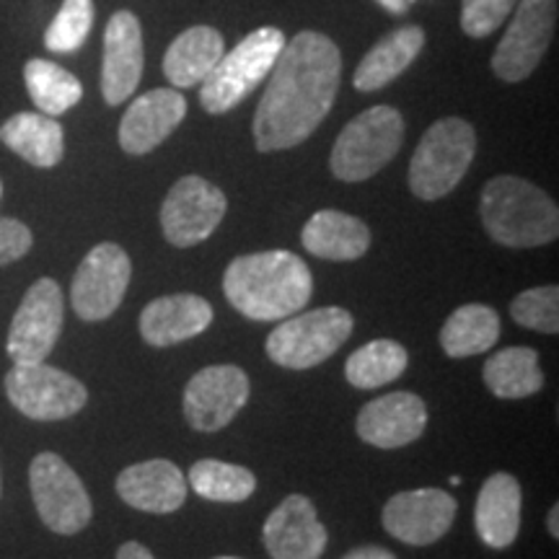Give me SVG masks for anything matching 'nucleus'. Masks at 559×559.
I'll use <instances>...</instances> for the list:
<instances>
[{
    "label": "nucleus",
    "mask_w": 559,
    "mask_h": 559,
    "mask_svg": "<svg viewBox=\"0 0 559 559\" xmlns=\"http://www.w3.org/2000/svg\"><path fill=\"white\" fill-rule=\"evenodd\" d=\"M340 75L342 58L330 37L298 32L285 41L254 111L257 148L270 153L304 143L330 115L337 99Z\"/></svg>",
    "instance_id": "1"
},
{
    "label": "nucleus",
    "mask_w": 559,
    "mask_h": 559,
    "mask_svg": "<svg viewBox=\"0 0 559 559\" xmlns=\"http://www.w3.org/2000/svg\"><path fill=\"white\" fill-rule=\"evenodd\" d=\"M223 293L247 319L280 321L309 304L313 277L309 264L293 251H260L228 264Z\"/></svg>",
    "instance_id": "2"
},
{
    "label": "nucleus",
    "mask_w": 559,
    "mask_h": 559,
    "mask_svg": "<svg viewBox=\"0 0 559 559\" xmlns=\"http://www.w3.org/2000/svg\"><path fill=\"white\" fill-rule=\"evenodd\" d=\"M481 223L502 247L534 249L559 236V210L547 192L521 177H495L481 190Z\"/></svg>",
    "instance_id": "3"
},
{
    "label": "nucleus",
    "mask_w": 559,
    "mask_h": 559,
    "mask_svg": "<svg viewBox=\"0 0 559 559\" xmlns=\"http://www.w3.org/2000/svg\"><path fill=\"white\" fill-rule=\"evenodd\" d=\"M285 47V34L277 26L251 32L200 83V102L210 115H226L241 104L275 68Z\"/></svg>",
    "instance_id": "4"
},
{
    "label": "nucleus",
    "mask_w": 559,
    "mask_h": 559,
    "mask_svg": "<svg viewBox=\"0 0 559 559\" xmlns=\"http://www.w3.org/2000/svg\"><path fill=\"white\" fill-rule=\"evenodd\" d=\"M477 135L469 122L445 117L430 124L409 160V187L419 200H440L469 171Z\"/></svg>",
    "instance_id": "5"
},
{
    "label": "nucleus",
    "mask_w": 559,
    "mask_h": 559,
    "mask_svg": "<svg viewBox=\"0 0 559 559\" xmlns=\"http://www.w3.org/2000/svg\"><path fill=\"white\" fill-rule=\"evenodd\" d=\"M404 120L394 107H373L340 132L332 148V174L342 181H366L402 148Z\"/></svg>",
    "instance_id": "6"
},
{
    "label": "nucleus",
    "mask_w": 559,
    "mask_h": 559,
    "mask_svg": "<svg viewBox=\"0 0 559 559\" xmlns=\"http://www.w3.org/2000/svg\"><path fill=\"white\" fill-rule=\"evenodd\" d=\"M300 313V311H298ZM353 317L340 306L283 319L267 337V355L277 366L306 370L330 360L353 334Z\"/></svg>",
    "instance_id": "7"
},
{
    "label": "nucleus",
    "mask_w": 559,
    "mask_h": 559,
    "mask_svg": "<svg viewBox=\"0 0 559 559\" xmlns=\"http://www.w3.org/2000/svg\"><path fill=\"white\" fill-rule=\"evenodd\" d=\"M5 396L21 415L39 423L68 419L86 407L88 391L66 370L41 362H13L5 373Z\"/></svg>",
    "instance_id": "8"
},
{
    "label": "nucleus",
    "mask_w": 559,
    "mask_h": 559,
    "mask_svg": "<svg viewBox=\"0 0 559 559\" xmlns=\"http://www.w3.org/2000/svg\"><path fill=\"white\" fill-rule=\"evenodd\" d=\"M29 487L41 523L60 536L81 534L94 508L79 474L58 453H39L29 466Z\"/></svg>",
    "instance_id": "9"
},
{
    "label": "nucleus",
    "mask_w": 559,
    "mask_h": 559,
    "mask_svg": "<svg viewBox=\"0 0 559 559\" xmlns=\"http://www.w3.org/2000/svg\"><path fill=\"white\" fill-rule=\"evenodd\" d=\"M555 26L557 0H521L506 37L492 55L495 75L506 83L526 81L547 55Z\"/></svg>",
    "instance_id": "10"
},
{
    "label": "nucleus",
    "mask_w": 559,
    "mask_h": 559,
    "mask_svg": "<svg viewBox=\"0 0 559 559\" xmlns=\"http://www.w3.org/2000/svg\"><path fill=\"white\" fill-rule=\"evenodd\" d=\"M132 277L128 251L117 243H99L83 257L70 285V304L83 321H104L120 309Z\"/></svg>",
    "instance_id": "11"
},
{
    "label": "nucleus",
    "mask_w": 559,
    "mask_h": 559,
    "mask_svg": "<svg viewBox=\"0 0 559 559\" xmlns=\"http://www.w3.org/2000/svg\"><path fill=\"white\" fill-rule=\"evenodd\" d=\"M226 194L202 177H181L160 205V228L166 241L187 249L205 241L226 215Z\"/></svg>",
    "instance_id": "12"
},
{
    "label": "nucleus",
    "mask_w": 559,
    "mask_h": 559,
    "mask_svg": "<svg viewBox=\"0 0 559 559\" xmlns=\"http://www.w3.org/2000/svg\"><path fill=\"white\" fill-rule=\"evenodd\" d=\"M62 300L60 285L52 277H41L26 290L16 317L9 330V349L13 362H41L52 353L55 342L62 332Z\"/></svg>",
    "instance_id": "13"
},
{
    "label": "nucleus",
    "mask_w": 559,
    "mask_h": 559,
    "mask_svg": "<svg viewBox=\"0 0 559 559\" xmlns=\"http://www.w3.org/2000/svg\"><path fill=\"white\" fill-rule=\"evenodd\" d=\"M249 379L239 366H207L185 389V417L194 430L215 432L243 409Z\"/></svg>",
    "instance_id": "14"
},
{
    "label": "nucleus",
    "mask_w": 559,
    "mask_h": 559,
    "mask_svg": "<svg viewBox=\"0 0 559 559\" xmlns=\"http://www.w3.org/2000/svg\"><path fill=\"white\" fill-rule=\"evenodd\" d=\"M456 510V500L445 489H409L386 502L381 521L394 539L412 547H428L449 534Z\"/></svg>",
    "instance_id": "15"
},
{
    "label": "nucleus",
    "mask_w": 559,
    "mask_h": 559,
    "mask_svg": "<svg viewBox=\"0 0 559 559\" xmlns=\"http://www.w3.org/2000/svg\"><path fill=\"white\" fill-rule=\"evenodd\" d=\"M143 75V32L135 13L117 11L104 32L102 94L109 107L124 104L135 94Z\"/></svg>",
    "instance_id": "16"
},
{
    "label": "nucleus",
    "mask_w": 559,
    "mask_h": 559,
    "mask_svg": "<svg viewBox=\"0 0 559 559\" xmlns=\"http://www.w3.org/2000/svg\"><path fill=\"white\" fill-rule=\"evenodd\" d=\"M272 559H319L326 549V528L304 495H290L272 510L262 531Z\"/></svg>",
    "instance_id": "17"
},
{
    "label": "nucleus",
    "mask_w": 559,
    "mask_h": 559,
    "mask_svg": "<svg viewBox=\"0 0 559 559\" xmlns=\"http://www.w3.org/2000/svg\"><path fill=\"white\" fill-rule=\"evenodd\" d=\"M187 117V99L177 88H153L138 96L120 122V145L130 156L156 151Z\"/></svg>",
    "instance_id": "18"
},
{
    "label": "nucleus",
    "mask_w": 559,
    "mask_h": 559,
    "mask_svg": "<svg viewBox=\"0 0 559 559\" xmlns=\"http://www.w3.org/2000/svg\"><path fill=\"white\" fill-rule=\"evenodd\" d=\"M428 425V407L412 391H394L368 402L358 415V436L376 449L415 443Z\"/></svg>",
    "instance_id": "19"
},
{
    "label": "nucleus",
    "mask_w": 559,
    "mask_h": 559,
    "mask_svg": "<svg viewBox=\"0 0 559 559\" xmlns=\"http://www.w3.org/2000/svg\"><path fill=\"white\" fill-rule=\"evenodd\" d=\"M117 495L130 508L143 513L166 515L185 506L187 479L177 464L166 459H151L143 464L128 466L117 477Z\"/></svg>",
    "instance_id": "20"
},
{
    "label": "nucleus",
    "mask_w": 559,
    "mask_h": 559,
    "mask_svg": "<svg viewBox=\"0 0 559 559\" xmlns=\"http://www.w3.org/2000/svg\"><path fill=\"white\" fill-rule=\"evenodd\" d=\"M213 324V306L192 293L151 300L140 313V334L153 347H171L198 337Z\"/></svg>",
    "instance_id": "21"
},
{
    "label": "nucleus",
    "mask_w": 559,
    "mask_h": 559,
    "mask_svg": "<svg viewBox=\"0 0 559 559\" xmlns=\"http://www.w3.org/2000/svg\"><path fill=\"white\" fill-rule=\"evenodd\" d=\"M523 510L521 481L508 472L492 474L479 489L474 526L489 549H508L519 539Z\"/></svg>",
    "instance_id": "22"
},
{
    "label": "nucleus",
    "mask_w": 559,
    "mask_h": 559,
    "mask_svg": "<svg viewBox=\"0 0 559 559\" xmlns=\"http://www.w3.org/2000/svg\"><path fill=\"white\" fill-rule=\"evenodd\" d=\"M0 143L37 169H52L66 156V132L55 117L19 111L0 124Z\"/></svg>",
    "instance_id": "23"
},
{
    "label": "nucleus",
    "mask_w": 559,
    "mask_h": 559,
    "mask_svg": "<svg viewBox=\"0 0 559 559\" xmlns=\"http://www.w3.org/2000/svg\"><path fill=\"white\" fill-rule=\"evenodd\" d=\"M306 251L332 262L360 260L370 247V230L355 215L340 210H319L313 213L300 234Z\"/></svg>",
    "instance_id": "24"
},
{
    "label": "nucleus",
    "mask_w": 559,
    "mask_h": 559,
    "mask_svg": "<svg viewBox=\"0 0 559 559\" xmlns=\"http://www.w3.org/2000/svg\"><path fill=\"white\" fill-rule=\"evenodd\" d=\"M223 58V37L213 26L181 32L164 55V75L177 88H192L210 75Z\"/></svg>",
    "instance_id": "25"
},
{
    "label": "nucleus",
    "mask_w": 559,
    "mask_h": 559,
    "mask_svg": "<svg viewBox=\"0 0 559 559\" xmlns=\"http://www.w3.org/2000/svg\"><path fill=\"white\" fill-rule=\"evenodd\" d=\"M425 47V32L409 24L402 29L391 32L379 45L370 50L355 70V88L358 91H379L389 86L391 81L400 79Z\"/></svg>",
    "instance_id": "26"
},
{
    "label": "nucleus",
    "mask_w": 559,
    "mask_h": 559,
    "mask_svg": "<svg viewBox=\"0 0 559 559\" xmlns=\"http://www.w3.org/2000/svg\"><path fill=\"white\" fill-rule=\"evenodd\" d=\"M485 383L498 400H526L544 389L539 353L534 347H506L485 362Z\"/></svg>",
    "instance_id": "27"
},
{
    "label": "nucleus",
    "mask_w": 559,
    "mask_h": 559,
    "mask_svg": "<svg viewBox=\"0 0 559 559\" xmlns=\"http://www.w3.org/2000/svg\"><path fill=\"white\" fill-rule=\"evenodd\" d=\"M500 337L498 311L481 304H466L449 317L440 330V347L449 358H472L487 353Z\"/></svg>",
    "instance_id": "28"
},
{
    "label": "nucleus",
    "mask_w": 559,
    "mask_h": 559,
    "mask_svg": "<svg viewBox=\"0 0 559 559\" xmlns=\"http://www.w3.org/2000/svg\"><path fill=\"white\" fill-rule=\"evenodd\" d=\"M24 81L32 102L47 117L66 115L83 99V86L73 73L60 68L58 62L34 58L24 66Z\"/></svg>",
    "instance_id": "29"
},
{
    "label": "nucleus",
    "mask_w": 559,
    "mask_h": 559,
    "mask_svg": "<svg viewBox=\"0 0 559 559\" xmlns=\"http://www.w3.org/2000/svg\"><path fill=\"white\" fill-rule=\"evenodd\" d=\"M407 349L394 340H373L347 358L345 376L355 389H381L407 370Z\"/></svg>",
    "instance_id": "30"
},
{
    "label": "nucleus",
    "mask_w": 559,
    "mask_h": 559,
    "mask_svg": "<svg viewBox=\"0 0 559 559\" xmlns=\"http://www.w3.org/2000/svg\"><path fill=\"white\" fill-rule=\"evenodd\" d=\"M200 498L213 502H243L254 495L257 477L249 469L236 464H226V461L202 459L190 469V479H187Z\"/></svg>",
    "instance_id": "31"
},
{
    "label": "nucleus",
    "mask_w": 559,
    "mask_h": 559,
    "mask_svg": "<svg viewBox=\"0 0 559 559\" xmlns=\"http://www.w3.org/2000/svg\"><path fill=\"white\" fill-rule=\"evenodd\" d=\"M91 26H94V0H62L58 16L45 32V47L58 55L81 50Z\"/></svg>",
    "instance_id": "32"
},
{
    "label": "nucleus",
    "mask_w": 559,
    "mask_h": 559,
    "mask_svg": "<svg viewBox=\"0 0 559 559\" xmlns=\"http://www.w3.org/2000/svg\"><path fill=\"white\" fill-rule=\"evenodd\" d=\"M510 317L515 324L536 330L544 334L559 332V288L557 285H544V288L523 290L515 296L510 306Z\"/></svg>",
    "instance_id": "33"
},
{
    "label": "nucleus",
    "mask_w": 559,
    "mask_h": 559,
    "mask_svg": "<svg viewBox=\"0 0 559 559\" xmlns=\"http://www.w3.org/2000/svg\"><path fill=\"white\" fill-rule=\"evenodd\" d=\"M515 9V0H461V29L466 37L485 39Z\"/></svg>",
    "instance_id": "34"
},
{
    "label": "nucleus",
    "mask_w": 559,
    "mask_h": 559,
    "mask_svg": "<svg viewBox=\"0 0 559 559\" xmlns=\"http://www.w3.org/2000/svg\"><path fill=\"white\" fill-rule=\"evenodd\" d=\"M32 243L34 236L24 223L16 218H0V267L29 254Z\"/></svg>",
    "instance_id": "35"
},
{
    "label": "nucleus",
    "mask_w": 559,
    "mask_h": 559,
    "mask_svg": "<svg viewBox=\"0 0 559 559\" xmlns=\"http://www.w3.org/2000/svg\"><path fill=\"white\" fill-rule=\"evenodd\" d=\"M117 559H156L151 555L148 547H143L140 542H128L122 544L120 551H117Z\"/></svg>",
    "instance_id": "36"
},
{
    "label": "nucleus",
    "mask_w": 559,
    "mask_h": 559,
    "mask_svg": "<svg viewBox=\"0 0 559 559\" xmlns=\"http://www.w3.org/2000/svg\"><path fill=\"white\" fill-rule=\"evenodd\" d=\"M342 559H396L394 555H391L389 549L383 547H358L353 549L349 555H345Z\"/></svg>",
    "instance_id": "37"
},
{
    "label": "nucleus",
    "mask_w": 559,
    "mask_h": 559,
    "mask_svg": "<svg viewBox=\"0 0 559 559\" xmlns=\"http://www.w3.org/2000/svg\"><path fill=\"white\" fill-rule=\"evenodd\" d=\"M376 3L383 5L389 13H407V9H409L407 0H376Z\"/></svg>",
    "instance_id": "38"
},
{
    "label": "nucleus",
    "mask_w": 559,
    "mask_h": 559,
    "mask_svg": "<svg viewBox=\"0 0 559 559\" xmlns=\"http://www.w3.org/2000/svg\"><path fill=\"white\" fill-rule=\"evenodd\" d=\"M547 526H549V534H551V539H559V506H551V510H549V521H547Z\"/></svg>",
    "instance_id": "39"
},
{
    "label": "nucleus",
    "mask_w": 559,
    "mask_h": 559,
    "mask_svg": "<svg viewBox=\"0 0 559 559\" xmlns=\"http://www.w3.org/2000/svg\"><path fill=\"white\" fill-rule=\"evenodd\" d=\"M0 198H3V181H0Z\"/></svg>",
    "instance_id": "40"
},
{
    "label": "nucleus",
    "mask_w": 559,
    "mask_h": 559,
    "mask_svg": "<svg viewBox=\"0 0 559 559\" xmlns=\"http://www.w3.org/2000/svg\"><path fill=\"white\" fill-rule=\"evenodd\" d=\"M215 559H239V557H215Z\"/></svg>",
    "instance_id": "41"
},
{
    "label": "nucleus",
    "mask_w": 559,
    "mask_h": 559,
    "mask_svg": "<svg viewBox=\"0 0 559 559\" xmlns=\"http://www.w3.org/2000/svg\"><path fill=\"white\" fill-rule=\"evenodd\" d=\"M407 3H412V0H407Z\"/></svg>",
    "instance_id": "42"
}]
</instances>
